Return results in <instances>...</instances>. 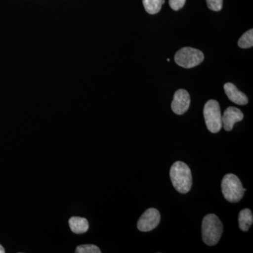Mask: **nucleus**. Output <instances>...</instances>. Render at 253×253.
<instances>
[{"label": "nucleus", "mask_w": 253, "mask_h": 253, "mask_svg": "<svg viewBox=\"0 0 253 253\" xmlns=\"http://www.w3.org/2000/svg\"><path fill=\"white\" fill-rule=\"evenodd\" d=\"M171 181L174 189L180 194L189 192L192 186V174L191 169L186 163L177 161L170 168Z\"/></svg>", "instance_id": "nucleus-1"}, {"label": "nucleus", "mask_w": 253, "mask_h": 253, "mask_svg": "<svg viewBox=\"0 0 253 253\" xmlns=\"http://www.w3.org/2000/svg\"><path fill=\"white\" fill-rule=\"evenodd\" d=\"M246 189L239 178L234 174H227L221 181V191L226 201L238 203L243 199Z\"/></svg>", "instance_id": "nucleus-3"}, {"label": "nucleus", "mask_w": 253, "mask_h": 253, "mask_svg": "<svg viewBox=\"0 0 253 253\" xmlns=\"http://www.w3.org/2000/svg\"><path fill=\"white\" fill-rule=\"evenodd\" d=\"M204 115L208 130L212 133L219 132L222 127V116L219 103L213 99L207 101L205 104Z\"/></svg>", "instance_id": "nucleus-4"}, {"label": "nucleus", "mask_w": 253, "mask_h": 253, "mask_svg": "<svg viewBox=\"0 0 253 253\" xmlns=\"http://www.w3.org/2000/svg\"><path fill=\"white\" fill-rule=\"evenodd\" d=\"M253 222L252 211L250 209L242 210L239 213V224L241 230L248 231Z\"/></svg>", "instance_id": "nucleus-11"}, {"label": "nucleus", "mask_w": 253, "mask_h": 253, "mask_svg": "<svg viewBox=\"0 0 253 253\" xmlns=\"http://www.w3.org/2000/svg\"><path fill=\"white\" fill-rule=\"evenodd\" d=\"M190 96L185 89H179L174 93L171 108L176 115H182L188 111L190 106Z\"/></svg>", "instance_id": "nucleus-7"}, {"label": "nucleus", "mask_w": 253, "mask_h": 253, "mask_svg": "<svg viewBox=\"0 0 253 253\" xmlns=\"http://www.w3.org/2000/svg\"><path fill=\"white\" fill-rule=\"evenodd\" d=\"M238 44L243 49L252 47L253 45V30L251 29L245 33L240 38Z\"/></svg>", "instance_id": "nucleus-13"}, {"label": "nucleus", "mask_w": 253, "mask_h": 253, "mask_svg": "<svg viewBox=\"0 0 253 253\" xmlns=\"http://www.w3.org/2000/svg\"><path fill=\"white\" fill-rule=\"evenodd\" d=\"M244 119V113L236 107H229L225 110L221 116L222 126L226 131H231L234 128L235 123Z\"/></svg>", "instance_id": "nucleus-8"}, {"label": "nucleus", "mask_w": 253, "mask_h": 253, "mask_svg": "<svg viewBox=\"0 0 253 253\" xmlns=\"http://www.w3.org/2000/svg\"><path fill=\"white\" fill-rule=\"evenodd\" d=\"M223 233L222 222L217 215L209 214L203 219V241L209 246L217 245Z\"/></svg>", "instance_id": "nucleus-2"}, {"label": "nucleus", "mask_w": 253, "mask_h": 253, "mask_svg": "<svg viewBox=\"0 0 253 253\" xmlns=\"http://www.w3.org/2000/svg\"><path fill=\"white\" fill-rule=\"evenodd\" d=\"M76 253H100L101 251L95 245L86 244L78 246L76 251Z\"/></svg>", "instance_id": "nucleus-14"}, {"label": "nucleus", "mask_w": 253, "mask_h": 253, "mask_svg": "<svg viewBox=\"0 0 253 253\" xmlns=\"http://www.w3.org/2000/svg\"><path fill=\"white\" fill-rule=\"evenodd\" d=\"M186 0H169L170 7L174 11L179 10L185 4Z\"/></svg>", "instance_id": "nucleus-16"}, {"label": "nucleus", "mask_w": 253, "mask_h": 253, "mask_svg": "<svg viewBox=\"0 0 253 253\" xmlns=\"http://www.w3.org/2000/svg\"><path fill=\"white\" fill-rule=\"evenodd\" d=\"M161 221V214L158 210L149 208L139 218L137 222V228L143 232L154 230Z\"/></svg>", "instance_id": "nucleus-6"}, {"label": "nucleus", "mask_w": 253, "mask_h": 253, "mask_svg": "<svg viewBox=\"0 0 253 253\" xmlns=\"http://www.w3.org/2000/svg\"><path fill=\"white\" fill-rule=\"evenodd\" d=\"M208 8L214 11H220L222 8L223 0H206Z\"/></svg>", "instance_id": "nucleus-15"}, {"label": "nucleus", "mask_w": 253, "mask_h": 253, "mask_svg": "<svg viewBox=\"0 0 253 253\" xmlns=\"http://www.w3.org/2000/svg\"><path fill=\"white\" fill-rule=\"evenodd\" d=\"M202 51L191 47H184L176 53L174 61L176 64L184 68H191L199 66L204 61Z\"/></svg>", "instance_id": "nucleus-5"}, {"label": "nucleus", "mask_w": 253, "mask_h": 253, "mask_svg": "<svg viewBox=\"0 0 253 253\" xmlns=\"http://www.w3.org/2000/svg\"><path fill=\"white\" fill-rule=\"evenodd\" d=\"M5 251L4 248H3V246H1V245H0V253H4Z\"/></svg>", "instance_id": "nucleus-17"}, {"label": "nucleus", "mask_w": 253, "mask_h": 253, "mask_svg": "<svg viewBox=\"0 0 253 253\" xmlns=\"http://www.w3.org/2000/svg\"><path fill=\"white\" fill-rule=\"evenodd\" d=\"M146 11L150 14H156L161 11L165 0H142Z\"/></svg>", "instance_id": "nucleus-12"}, {"label": "nucleus", "mask_w": 253, "mask_h": 253, "mask_svg": "<svg viewBox=\"0 0 253 253\" xmlns=\"http://www.w3.org/2000/svg\"><path fill=\"white\" fill-rule=\"evenodd\" d=\"M224 89L228 98L236 104L243 106V105L247 104L249 102L247 96L242 91H240L232 83H226L224 84Z\"/></svg>", "instance_id": "nucleus-9"}, {"label": "nucleus", "mask_w": 253, "mask_h": 253, "mask_svg": "<svg viewBox=\"0 0 253 253\" xmlns=\"http://www.w3.org/2000/svg\"><path fill=\"white\" fill-rule=\"evenodd\" d=\"M70 228L74 234H84L89 229V223L85 218L73 217L68 221Z\"/></svg>", "instance_id": "nucleus-10"}]
</instances>
